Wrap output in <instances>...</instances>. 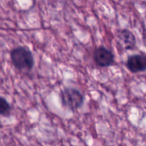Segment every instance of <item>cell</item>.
<instances>
[{
    "label": "cell",
    "mask_w": 146,
    "mask_h": 146,
    "mask_svg": "<svg viewBox=\"0 0 146 146\" xmlns=\"http://www.w3.org/2000/svg\"><path fill=\"white\" fill-rule=\"evenodd\" d=\"M11 64L19 70L30 71L34 65L32 52L28 48L19 46L13 48L10 53Z\"/></svg>",
    "instance_id": "obj_1"
},
{
    "label": "cell",
    "mask_w": 146,
    "mask_h": 146,
    "mask_svg": "<svg viewBox=\"0 0 146 146\" xmlns=\"http://www.w3.org/2000/svg\"><path fill=\"white\" fill-rule=\"evenodd\" d=\"M62 105L72 111H75L82 106L84 96L78 90L74 88H66L60 94Z\"/></svg>",
    "instance_id": "obj_2"
},
{
    "label": "cell",
    "mask_w": 146,
    "mask_h": 146,
    "mask_svg": "<svg viewBox=\"0 0 146 146\" xmlns=\"http://www.w3.org/2000/svg\"><path fill=\"white\" fill-rule=\"evenodd\" d=\"M94 59L99 67H108L113 64L114 54L106 47L99 46L94 51Z\"/></svg>",
    "instance_id": "obj_3"
},
{
    "label": "cell",
    "mask_w": 146,
    "mask_h": 146,
    "mask_svg": "<svg viewBox=\"0 0 146 146\" xmlns=\"http://www.w3.org/2000/svg\"><path fill=\"white\" fill-rule=\"evenodd\" d=\"M126 67L132 73L146 71V55L134 54L129 56L126 61Z\"/></svg>",
    "instance_id": "obj_4"
},
{
    "label": "cell",
    "mask_w": 146,
    "mask_h": 146,
    "mask_svg": "<svg viewBox=\"0 0 146 146\" xmlns=\"http://www.w3.org/2000/svg\"><path fill=\"white\" fill-rule=\"evenodd\" d=\"M118 38L121 45L125 49L130 50L135 47L136 40L134 34L128 29H123L118 33Z\"/></svg>",
    "instance_id": "obj_5"
},
{
    "label": "cell",
    "mask_w": 146,
    "mask_h": 146,
    "mask_svg": "<svg viewBox=\"0 0 146 146\" xmlns=\"http://www.w3.org/2000/svg\"><path fill=\"white\" fill-rule=\"evenodd\" d=\"M11 112V106L8 101L4 98L1 97L0 98V114L3 116H8Z\"/></svg>",
    "instance_id": "obj_6"
}]
</instances>
